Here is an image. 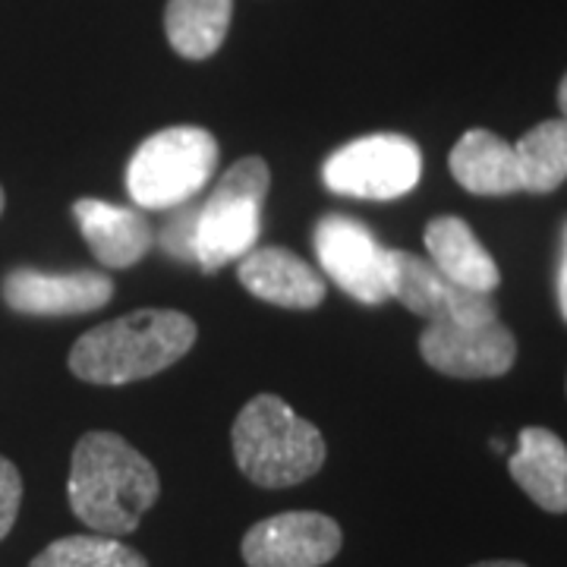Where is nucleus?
Returning <instances> with one entry per match:
<instances>
[{
    "mask_svg": "<svg viewBox=\"0 0 567 567\" xmlns=\"http://www.w3.org/2000/svg\"><path fill=\"white\" fill-rule=\"evenodd\" d=\"M70 507L82 524L102 536H130L142 514L158 502V470L114 432H85L73 447Z\"/></svg>",
    "mask_w": 567,
    "mask_h": 567,
    "instance_id": "nucleus-1",
    "label": "nucleus"
},
{
    "mask_svg": "<svg viewBox=\"0 0 567 567\" xmlns=\"http://www.w3.org/2000/svg\"><path fill=\"white\" fill-rule=\"evenodd\" d=\"M196 344V322L177 309H140L85 331L70 350V372L92 385L158 375Z\"/></svg>",
    "mask_w": 567,
    "mask_h": 567,
    "instance_id": "nucleus-2",
    "label": "nucleus"
},
{
    "mask_svg": "<svg viewBox=\"0 0 567 567\" xmlns=\"http://www.w3.org/2000/svg\"><path fill=\"white\" fill-rule=\"evenodd\" d=\"M237 466L259 488L300 486L324 464L322 432L278 394H259L240 410L230 429Z\"/></svg>",
    "mask_w": 567,
    "mask_h": 567,
    "instance_id": "nucleus-3",
    "label": "nucleus"
},
{
    "mask_svg": "<svg viewBox=\"0 0 567 567\" xmlns=\"http://www.w3.org/2000/svg\"><path fill=\"white\" fill-rule=\"evenodd\" d=\"M218 164V142L203 126L152 133L133 152L126 189L145 212H171L199 196Z\"/></svg>",
    "mask_w": 567,
    "mask_h": 567,
    "instance_id": "nucleus-4",
    "label": "nucleus"
},
{
    "mask_svg": "<svg viewBox=\"0 0 567 567\" xmlns=\"http://www.w3.org/2000/svg\"><path fill=\"white\" fill-rule=\"evenodd\" d=\"M271 171L262 158H240L196 212V265L205 275L244 259L262 234Z\"/></svg>",
    "mask_w": 567,
    "mask_h": 567,
    "instance_id": "nucleus-5",
    "label": "nucleus"
},
{
    "mask_svg": "<svg viewBox=\"0 0 567 567\" xmlns=\"http://www.w3.org/2000/svg\"><path fill=\"white\" fill-rule=\"evenodd\" d=\"M423 177L420 145L398 133H375L341 145L328 155L322 181L338 196L388 203L406 196Z\"/></svg>",
    "mask_w": 567,
    "mask_h": 567,
    "instance_id": "nucleus-6",
    "label": "nucleus"
},
{
    "mask_svg": "<svg viewBox=\"0 0 567 567\" xmlns=\"http://www.w3.org/2000/svg\"><path fill=\"white\" fill-rule=\"evenodd\" d=\"M385 284L388 297L429 322L480 324L498 319L492 293L466 290L445 278L429 259L404 249H385Z\"/></svg>",
    "mask_w": 567,
    "mask_h": 567,
    "instance_id": "nucleus-7",
    "label": "nucleus"
},
{
    "mask_svg": "<svg viewBox=\"0 0 567 567\" xmlns=\"http://www.w3.org/2000/svg\"><path fill=\"white\" fill-rule=\"evenodd\" d=\"M344 546L334 517L319 511H284L244 536L246 567H324Z\"/></svg>",
    "mask_w": 567,
    "mask_h": 567,
    "instance_id": "nucleus-8",
    "label": "nucleus"
},
{
    "mask_svg": "<svg viewBox=\"0 0 567 567\" xmlns=\"http://www.w3.org/2000/svg\"><path fill=\"white\" fill-rule=\"evenodd\" d=\"M420 353L435 372L451 379H498L517 360V341L498 319L480 324L429 322Z\"/></svg>",
    "mask_w": 567,
    "mask_h": 567,
    "instance_id": "nucleus-9",
    "label": "nucleus"
},
{
    "mask_svg": "<svg viewBox=\"0 0 567 567\" xmlns=\"http://www.w3.org/2000/svg\"><path fill=\"white\" fill-rule=\"evenodd\" d=\"M316 256L324 275L344 290L347 297L365 306H382L388 300L385 249L372 230L347 215H324L312 234Z\"/></svg>",
    "mask_w": 567,
    "mask_h": 567,
    "instance_id": "nucleus-10",
    "label": "nucleus"
},
{
    "mask_svg": "<svg viewBox=\"0 0 567 567\" xmlns=\"http://www.w3.org/2000/svg\"><path fill=\"white\" fill-rule=\"evenodd\" d=\"M114 300V281L104 271L48 275L39 268H13L3 278V303L20 316H82Z\"/></svg>",
    "mask_w": 567,
    "mask_h": 567,
    "instance_id": "nucleus-11",
    "label": "nucleus"
},
{
    "mask_svg": "<svg viewBox=\"0 0 567 567\" xmlns=\"http://www.w3.org/2000/svg\"><path fill=\"white\" fill-rule=\"evenodd\" d=\"M237 278L252 297L284 309H316L328 293L322 275L284 246H259L246 252Z\"/></svg>",
    "mask_w": 567,
    "mask_h": 567,
    "instance_id": "nucleus-12",
    "label": "nucleus"
},
{
    "mask_svg": "<svg viewBox=\"0 0 567 567\" xmlns=\"http://www.w3.org/2000/svg\"><path fill=\"white\" fill-rule=\"evenodd\" d=\"M73 218L92 256L107 268H130L155 246V230L140 212L102 199H80L73 205Z\"/></svg>",
    "mask_w": 567,
    "mask_h": 567,
    "instance_id": "nucleus-13",
    "label": "nucleus"
},
{
    "mask_svg": "<svg viewBox=\"0 0 567 567\" xmlns=\"http://www.w3.org/2000/svg\"><path fill=\"white\" fill-rule=\"evenodd\" d=\"M507 473L548 514H567V445L543 425H527L517 435V451Z\"/></svg>",
    "mask_w": 567,
    "mask_h": 567,
    "instance_id": "nucleus-14",
    "label": "nucleus"
},
{
    "mask_svg": "<svg viewBox=\"0 0 567 567\" xmlns=\"http://www.w3.org/2000/svg\"><path fill=\"white\" fill-rule=\"evenodd\" d=\"M425 249H429V262L466 290L492 293L502 284V271L492 252L476 240L473 227L457 215H442L425 224Z\"/></svg>",
    "mask_w": 567,
    "mask_h": 567,
    "instance_id": "nucleus-15",
    "label": "nucleus"
},
{
    "mask_svg": "<svg viewBox=\"0 0 567 567\" xmlns=\"http://www.w3.org/2000/svg\"><path fill=\"white\" fill-rule=\"evenodd\" d=\"M451 177L473 196H511L520 189L514 145L488 130H470L451 148Z\"/></svg>",
    "mask_w": 567,
    "mask_h": 567,
    "instance_id": "nucleus-16",
    "label": "nucleus"
},
{
    "mask_svg": "<svg viewBox=\"0 0 567 567\" xmlns=\"http://www.w3.org/2000/svg\"><path fill=\"white\" fill-rule=\"evenodd\" d=\"M234 0H167L164 29L171 48L186 61L212 58L227 39Z\"/></svg>",
    "mask_w": 567,
    "mask_h": 567,
    "instance_id": "nucleus-17",
    "label": "nucleus"
},
{
    "mask_svg": "<svg viewBox=\"0 0 567 567\" xmlns=\"http://www.w3.org/2000/svg\"><path fill=\"white\" fill-rule=\"evenodd\" d=\"M517 167H520V189L524 193H555L567 181V121H543L527 130L517 145Z\"/></svg>",
    "mask_w": 567,
    "mask_h": 567,
    "instance_id": "nucleus-18",
    "label": "nucleus"
},
{
    "mask_svg": "<svg viewBox=\"0 0 567 567\" xmlns=\"http://www.w3.org/2000/svg\"><path fill=\"white\" fill-rule=\"evenodd\" d=\"M29 567H148L136 548L123 546L117 536H63L39 551Z\"/></svg>",
    "mask_w": 567,
    "mask_h": 567,
    "instance_id": "nucleus-19",
    "label": "nucleus"
},
{
    "mask_svg": "<svg viewBox=\"0 0 567 567\" xmlns=\"http://www.w3.org/2000/svg\"><path fill=\"white\" fill-rule=\"evenodd\" d=\"M196 212L199 208H193L189 203L181 205V212L164 224L162 237H158L164 249L181 262H196Z\"/></svg>",
    "mask_w": 567,
    "mask_h": 567,
    "instance_id": "nucleus-20",
    "label": "nucleus"
},
{
    "mask_svg": "<svg viewBox=\"0 0 567 567\" xmlns=\"http://www.w3.org/2000/svg\"><path fill=\"white\" fill-rule=\"evenodd\" d=\"M22 502V476L17 466L7 457H0V543L7 539V533L17 524Z\"/></svg>",
    "mask_w": 567,
    "mask_h": 567,
    "instance_id": "nucleus-21",
    "label": "nucleus"
},
{
    "mask_svg": "<svg viewBox=\"0 0 567 567\" xmlns=\"http://www.w3.org/2000/svg\"><path fill=\"white\" fill-rule=\"evenodd\" d=\"M558 309L567 322V224L565 234H561V262H558Z\"/></svg>",
    "mask_w": 567,
    "mask_h": 567,
    "instance_id": "nucleus-22",
    "label": "nucleus"
},
{
    "mask_svg": "<svg viewBox=\"0 0 567 567\" xmlns=\"http://www.w3.org/2000/svg\"><path fill=\"white\" fill-rule=\"evenodd\" d=\"M558 107H561V114H565L567 121V73L565 80H561V85H558Z\"/></svg>",
    "mask_w": 567,
    "mask_h": 567,
    "instance_id": "nucleus-23",
    "label": "nucleus"
},
{
    "mask_svg": "<svg viewBox=\"0 0 567 567\" xmlns=\"http://www.w3.org/2000/svg\"><path fill=\"white\" fill-rule=\"evenodd\" d=\"M473 567H527V565H520V561H480V565H473Z\"/></svg>",
    "mask_w": 567,
    "mask_h": 567,
    "instance_id": "nucleus-24",
    "label": "nucleus"
},
{
    "mask_svg": "<svg viewBox=\"0 0 567 567\" xmlns=\"http://www.w3.org/2000/svg\"><path fill=\"white\" fill-rule=\"evenodd\" d=\"M3 203H7V199H3V189H0V215H3Z\"/></svg>",
    "mask_w": 567,
    "mask_h": 567,
    "instance_id": "nucleus-25",
    "label": "nucleus"
}]
</instances>
